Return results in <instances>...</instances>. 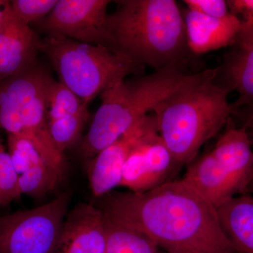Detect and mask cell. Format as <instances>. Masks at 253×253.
Masks as SVG:
<instances>
[{
    "mask_svg": "<svg viewBox=\"0 0 253 253\" xmlns=\"http://www.w3.org/2000/svg\"><path fill=\"white\" fill-rule=\"evenodd\" d=\"M62 175L49 165H42L20 174V193L32 196L46 194L56 187Z\"/></svg>",
    "mask_w": 253,
    "mask_h": 253,
    "instance_id": "ffe728a7",
    "label": "cell"
},
{
    "mask_svg": "<svg viewBox=\"0 0 253 253\" xmlns=\"http://www.w3.org/2000/svg\"><path fill=\"white\" fill-rule=\"evenodd\" d=\"M70 201L65 192L39 207L0 217V253H55Z\"/></svg>",
    "mask_w": 253,
    "mask_h": 253,
    "instance_id": "52a82bcc",
    "label": "cell"
},
{
    "mask_svg": "<svg viewBox=\"0 0 253 253\" xmlns=\"http://www.w3.org/2000/svg\"><path fill=\"white\" fill-rule=\"evenodd\" d=\"M187 9L212 18L225 17L230 14L224 0H184Z\"/></svg>",
    "mask_w": 253,
    "mask_h": 253,
    "instance_id": "cb8c5ba5",
    "label": "cell"
},
{
    "mask_svg": "<svg viewBox=\"0 0 253 253\" xmlns=\"http://www.w3.org/2000/svg\"><path fill=\"white\" fill-rule=\"evenodd\" d=\"M41 41L10 8L0 23V81L36 66Z\"/></svg>",
    "mask_w": 253,
    "mask_h": 253,
    "instance_id": "8fae6325",
    "label": "cell"
},
{
    "mask_svg": "<svg viewBox=\"0 0 253 253\" xmlns=\"http://www.w3.org/2000/svg\"><path fill=\"white\" fill-rule=\"evenodd\" d=\"M97 206L108 220L139 231L169 253H236L217 208L182 179L146 192H113Z\"/></svg>",
    "mask_w": 253,
    "mask_h": 253,
    "instance_id": "6da1fadb",
    "label": "cell"
},
{
    "mask_svg": "<svg viewBox=\"0 0 253 253\" xmlns=\"http://www.w3.org/2000/svg\"><path fill=\"white\" fill-rule=\"evenodd\" d=\"M19 174L16 172L9 152L0 149V208L19 199Z\"/></svg>",
    "mask_w": 253,
    "mask_h": 253,
    "instance_id": "7402d4cb",
    "label": "cell"
},
{
    "mask_svg": "<svg viewBox=\"0 0 253 253\" xmlns=\"http://www.w3.org/2000/svg\"><path fill=\"white\" fill-rule=\"evenodd\" d=\"M40 51L49 58L60 83L88 105L118 82L131 75L140 76L145 68L107 46L59 35L41 39Z\"/></svg>",
    "mask_w": 253,
    "mask_h": 253,
    "instance_id": "5b68a950",
    "label": "cell"
},
{
    "mask_svg": "<svg viewBox=\"0 0 253 253\" xmlns=\"http://www.w3.org/2000/svg\"><path fill=\"white\" fill-rule=\"evenodd\" d=\"M88 106L62 83H53L49 96V121L80 114L88 110Z\"/></svg>",
    "mask_w": 253,
    "mask_h": 253,
    "instance_id": "ac0fdd59",
    "label": "cell"
},
{
    "mask_svg": "<svg viewBox=\"0 0 253 253\" xmlns=\"http://www.w3.org/2000/svg\"><path fill=\"white\" fill-rule=\"evenodd\" d=\"M221 66L215 68V81L229 92L236 91L233 115L244 116L246 126L253 123V41L234 45Z\"/></svg>",
    "mask_w": 253,
    "mask_h": 253,
    "instance_id": "4fadbf2b",
    "label": "cell"
},
{
    "mask_svg": "<svg viewBox=\"0 0 253 253\" xmlns=\"http://www.w3.org/2000/svg\"><path fill=\"white\" fill-rule=\"evenodd\" d=\"M106 23V46L155 71L181 68L190 51L174 0H121Z\"/></svg>",
    "mask_w": 253,
    "mask_h": 253,
    "instance_id": "7a4b0ae2",
    "label": "cell"
},
{
    "mask_svg": "<svg viewBox=\"0 0 253 253\" xmlns=\"http://www.w3.org/2000/svg\"><path fill=\"white\" fill-rule=\"evenodd\" d=\"M229 11L241 21V28L253 26V0L226 1Z\"/></svg>",
    "mask_w": 253,
    "mask_h": 253,
    "instance_id": "d4e9b609",
    "label": "cell"
},
{
    "mask_svg": "<svg viewBox=\"0 0 253 253\" xmlns=\"http://www.w3.org/2000/svg\"><path fill=\"white\" fill-rule=\"evenodd\" d=\"M106 219L97 206L81 203L68 211L55 253H104Z\"/></svg>",
    "mask_w": 253,
    "mask_h": 253,
    "instance_id": "7c38bea8",
    "label": "cell"
},
{
    "mask_svg": "<svg viewBox=\"0 0 253 253\" xmlns=\"http://www.w3.org/2000/svg\"><path fill=\"white\" fill-rule=\"evenodd\" d=\"M89 116V110H86L76 116L49 121L50 134L60 152L63 154L80 139Z\"/></svg>",
    "mask_w": 253,
    "mask_h": 253,
    "instance_id": "44dd1931",
    "label": "cell"
},
{
    "mask_svg": "<svg viewBox=\"0 0 253 253\" xmlns=\"http://www.w3.org/2000/svg\"><path fill=\"white\" fill-rule=\"evenodd\" d=\"M2 146H4V145H3L2 141H1V139L0 138V149H1Z\"/></svg>",
    "mask_w": 253,
    "mask_h": 253,
    "instance_id": "83f0119b",
    "label": "cell"
},
{
    "mask_svg": "<svg viewBox=\"0 0 253 253\" xmlns=\"http://www.w3.org/2000/svg\"><path fill=\"white\" fill-rule=\"evenodd\" d=\"M58 0H13V12L26 24L39 23L51 13Z\"/></svg>",
    "mask_w": 253,
    "mask_h": 253,
    "instance_id": "603a6c76",
    "label": "cell"
},
{
    "mask_svg": "<svg viewBox=\"0 0 253 253\" xmlns=\"http://www.w3.org/2000/svg\"><path fill=\"white\" fill-rule=\"evenodd\" d=\"M158 248L144 234L106 219L104 253H159Z\"/></svg>",
    "mask_w": 253,
    "mask_h": 253,
    "instance_id": "e0dca14e",
    "label": "cell"
},
{
    "mask_svg": "<svg viewBox=\"0 0 253 253\" xmlns=\"http://www.w3.org/2000/svg\"><path fill=\"white\" fill-rule=\"evenodd\" d=\"M11 8V2L6 0H0V23L4 19L6 13L9 11Z\"/></svg>",
    "mask_w": 253,
    "mask_h": 253,
    "instance_id": "484cf974",
    "label": "cell"
},
{
    "mask_svg": "<svg viewBox=\"0 0 253 253\" xmlns=\"http://www.w3.org/2000/svg\"><path fill=\"white\" fill-rule=\"evenodd\" d=\"M182 14L188 46L194 54L231 46L239 36L241 21L231 13L225 17L212 18L186 9Z\"/></svg>",
    "mask_w": 253,
    "mask_h": 253,
    "instance_id": "5bb4252c",
    "label": "cell"
},
{
    "mask_svg": "<svg viewBox=\"0 0 253 253\" xmlns=\"http://www.w3.org/2000/svg\"><path fill=\"white\" fill-rule=\"evenodd\" d=\"M215 69L197 73L155 107L158 132L178 169L194 161L233 115L229 91L215 81Z\"/></svg>",
    "mask_w": 253,
    "mask_h": 253,
    "instance_id": "3957f363",
    "label": "cell"
},
{
    "mask_svg": "<svg viewBox=\"0 0 253 253\" xmlns=\"http://www.w3.org/2000/svg\"><path fill=\"white\" fill-rule=\"evenodd\" d=\"M194 75L184 73L181 68H167L113 84L100 95L101 104L82 142V155L92 159Z\"/></svg>",
    "mask_w": 253,
    "mask_h": 253,
    "instance_id": "277c9868",
    "label": "cell"
},
{
    "mask_svg": "<svg viewBox=\"0 0 253 253\" xmlns=\"http://www.w3.org/2000/svg\"><path fill=\"white\" fill-rule=\"evenodd\" d=\"M156 126L154 115L148 114L91 159L87 173L91 192L95 197L100 199L120 186L123 167L131 150Z\"/></svg>",
    "mask_w": 253,
    "mask_h": 253,
    "instance_id": "30bf717a",
    "label": "cell"
},
{
    "mask_svg": "<svg viewBox=\"0 0 253 253\" xmlns=\"http://www.w3.org/2000/svg\"><path fill=\"white\" fill-rule=\"evenodd\" d=\"M212 151L189 163L183 180L216 208L247 193L253 171V149L247 126L231 118Z\"/></svg>",
    "mask_w": 253,
    "mask_h": 253,
    "instance_id": "8992f818",
    "label": "cell"
},
{
    "mask_svg": "<svg viewBox=\"0 0 253 253\" xmlns=\"http://www.w3.org/2000/svg\"></svg>",
    "mask_w": 253,
    "mask_h": 253,
    "instance_id": "f1b7e54d",
    "label": "cell"
},
{
    "mask_svg": "<svg viewBox=\"0 0 253 253\" xmlns=\"http://www.w3.org/2000/svg\"><path fill=\"white\" fill-rule=\"evenodd\" d=\"M109 0H58L40 22L46 35H59L95 45L107 44L106 23Z\"/></svg>",
    "mask_w": 253,
    "mask_h": 253,
    "instance_id": "ba28073f",
    "label": "cell"
},
{
    "mask_svg": "<svg viewBox=\"0 0 253 253\" xmlns=\"http://www.w3.org/2000/svg\"><path fill=\"white\" fill-rule=\"evenodd\" d=\"M219 223L236 253H253V196L245 194L217 208Z\"/></svg>",
    "mask_w": 253,
    "mask_h": 253,
    "instance_id": "2e32d148",
    "label": "cell"
},
{
    "mask_svg": "<svg viewBox=\"0 0 253 253\" xmlns=\"http://www.w3.org/2000/svg\"><path fill=\"white\" fill-rule=\"evenodd\" d=\"M249 126V127L251 128V129H252V134H253L252 144L253 145V124L250 125V126ZM246 194H253V171L252 176H251V181H250L249 187H248V189H247V193H246Z\"/></svg>",
    "mask_w": 253,
    "mask_h": 253,
    "instance_id": "4316f807",
    "label": "cell"
},
{
    "mask_svg": "<svg viewBox=\"0 0 253 253\" xmlns=\"http://www.w3.org/2000/svg\"><path fill=\"white\" fill-rule=\"evenodd\" d=\"M179 171L157 126L131 150L123 167L120 186L131 192H146L172 180Z\"/></svg>",
    "mask_w": 253,
    "mask_h": 253,
    "instance_id": "9c48e42d",
    "label": "cell"
},
{
    "mask_svg": "<svg viewBox=\"0 0 253 253\" xmlns=\"http://www.w3.org/2000/svg\"><path fill=\"white\" fill-rule=\"evenodd\" d=\"M7 141L10 157L19 175L42 165L50 166L36 146L24 136L8 134Z\"/></svg>",
    "mask_w": 253,
    "mask_h": 253,
    "instance_id": "d6986e66",
    "label": "cell"
},
{
    "mask_svg": "<svg viewBox=\"0 0 253 253\" xmlns=\"http://www.w3.org/2000/svg\"><path fill=\"white\" fill-rule=\"evenodd\" d=\"M54 79L38 63L34 68L0 81V127L32 99L45 92Z\"/></svg>",
    "mask_w": 253,
    "mask_h": 253,
    "instance_id": "9a60e30c",
    "label": "cell"
}]
</instances>
